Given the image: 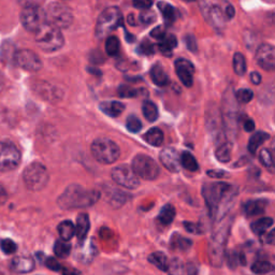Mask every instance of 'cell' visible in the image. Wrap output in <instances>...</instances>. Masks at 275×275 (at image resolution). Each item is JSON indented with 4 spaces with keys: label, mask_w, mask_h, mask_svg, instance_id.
<instances>
[{
    "label": "cell",
    "mask_w": 275,
    "mask_h": 275,
    "mask_svg": "<svg viewBox=\"0 0 275 275\" xmlns=\"http://www.w3.org/2000/svg\"><path fill=\"white\" fill-rule=\"evenodd\" d=\"M268 201L263 199H256V200H249L245 202L243 205V213L247 216V217H254V216H258L264 212L267 208Z\"/></svg>",
    "instance_id": "17"
},
{
    "label": "cell",
    "mask_w": 275,
    "mask_h": 275,
    "mask_svg": "<svg viewBox=\"0 0 275 275\" xmlns=\"http://www.w3.org/2000/svg\"><path fill=\"white\" fill-rule=\"evenodd\" d=\"M176 46H178V40H176V38L173 34H167L163 40H160L159 50L161 51V53L165 54V55L170 56L172 51H173L174 47H176Z\"/></svg>",
    "instance_id": "29"
},
{
    "label": "cell",
    "mask_w": 275,
    "mask_h": 275,
    "mask_svg": "<svg viewBox=\"0 0 275 275\" xmlns=\"http://www.w3.org/2000/svg\"><path fill=\"white\" fill-rule=\"evenodd\" d=\"M231 151H232V144L231 142H224L220 144L215 152L216 158L218 159L220 163H229L231 159Z\"/></svg>",
    "instance_id": "25"
},
{
    "label": "cell",
    "mask_w": 275,
    "mask_h": 275,
    "mask_svg": "<svg viewBox=\"0 0 275 275\" xmlns=\"http://www.w3.org/2000/svg\"><path fill=\"white\" fill-rule=\"evenodd\" d=\"M91 151L98 163L103 165L114 164L121 155L119 145L107 138H99L92 142Z\"/></svg>",
    "instance_id": "3"
},
{
    "label": "cell",
    "mask_w": 275,
    "mask_h": 275,
    "mask_svg": "<svg viewBox=\"0 0 275 275\" xmlns=\"http://www.w3.org/2000/svg\"><path fill=\"white\" fill-rule=\"evenodd\" d=\"M193 242L189 239H186L182 237L180 234H174L171 239V247L175 250H181V252H185L191 247Z\"/></svg>",
    "instance_id": "32"
},
{
    "label": "cell",
    "mask_w": 275,
    "mask_h": 275,
    "mask_svg": "<svg viewBox=\"0 0 275 275\" xmlns=\"http://www.w3.org/2000/svg\"><path fill=\"white\" fill-rule=\"evenodd\" d=\"M112 179L116 184H119L127 189H135L140 184L139 178L130 167L126 165L117 166L112 170Z\"/></svg>",
    "instance_id": "11"
},
{
    "label": "cell",
    "mask_w": 275,
    "mask_h": 275,
    "mask_svg": "<svg viewBox=\"0 0 275 275\" xmlns=\"http://www.w3.org/2000/svg\"><path fill=\"white\" fill-rule=\"evenodd\" d=\"M21 22L28 31L38 32L46 25V14L40 8H24L21 13Z\"/></svg>",
    "instance_id": "10"
},
{
    "label": "cell",
    "mask_w": 275,
    "mask_h": 275,
    "mask_svg": "<svg viewBox=\"0 0 275 275\" xmlns=\"http://www.w3.org/2000/svg\"><path fill=\"white\" fill-rule=\"evenodd\" d=\"M250 81H252L253 84L258 85L261 82V76L258 72H252L250 73Z\"/></svg>",
    "instance_id": "57"
},
{
    "label": "cell",
    "mask_w": 275,
    "mask_h": 275,
    "mask_svg": "<svg viewBox=\"0 0 275 275\" xmlns=\"http://www.w3.org/2000/svg\"><path fill=\"white\" fill-rule=\"evenodd\" d=\"M140 50H141V52L143 53V54H146V55H150V54H153L154 53V47H153V46H152V44L147 41V40H145L143 43L141 44L140 46Z\"/></svg>",
    "instance_id": "51"
},
{
    "label": "cell",
    "mask_w": 275,
    "mask_h": 275,
    "mask_svg": "<svg viewBox=\"0 0 275 275\" xmlns=\"http://www.w3.org/2000/svg\"><path fill=\"white\" fill-rule=\"evenodd\" d=\"M228 227L229 226H227V227H220L219 231L214 233L212 242H211L210 257L215 266H219L223 260L225 243L226 240L228 238V231H229Z\"/></svg>",
    "instance_id": "12"
},
{
    "label": "cell",
    "mask_w": 275,
    "mask_h": 275,
    "mask_svg": "<svg viewBox=\"0 0 275 275\" xmlns=\"http://www.w3.org/2000/svg\"><path fill=\"white\" fill-rule=\"evenodd\" d=\"M272 150H273L274 154H275V138H274V140H273V142H272Z\"/></svg>",
    "instance_id": "59"
},
{
    "label": "cell",
    "mask_w": 275,
    "mask_h": 275,
    "mask_svg": "<svg viewBox=\"0 0 275 275\" xmlns=\"http://www.w3.org/2000/svg\"><path fill=\"white\" fill-rule=\"evenodd\" d=\"M14 62L23 69L31 72H37L42 68V62L36 53L29 50H22L15 53Z\"/></svg>",
    "instance_id": "13"
},
{
    "label": "cell",
    "mask_w": 275,
    "mask_h": 275,
    "mask_svg": "<svg viewBox=\"0 0 275 275\" xmlns=\"http://www.w3.org/2000/svg\"><path fill=\"white\" fill-rule=\"evenodd\" d=\"M17 2L24 8H40L44 0H17Z\"/></svg>",
    "instance_id": "46"
},
{
    "label": "cell",
    "mask_w": 275,
    "mask_h": 275,
    "mask_svg": "<svg viewBox=\"0 0 275 275\" xmlns=\"http://www.w3.org/2000/svg\"><path fill=\"white\" fill-rule=\"evenodd\" d=\"M101 111L107 116L116 117L120 116L125 110V106L119 101H106L100 105Z\"/></svg>",
    "instance_id": "21"
},
{
    "label": "cell",
    "mask_w": 275,
    "mask_h": 275,
    "mask_svg": "<svg viewBox=\"0 0 275 275\" xmlns=\"http://www.w3.org/2000/svg\"><path fill=\"white\" fill-rule=\"evenodd\" d=\"M132 3H134V6L138 9L147 10L152 7V4H153V0H134Z\"/></svg>",
    "instance_id": "50"
},
{
    "label": "cell",
    "mask_w": 275,
    "mask_h": 275,
    "mask_svg": "<svg viewBox=\"0 0 275 275\" xmlns=\"http://www.w3.org/2000/svg\"><path fill=\"white\" fill-rule=\"evenodd\" d=\"M151 36L157 39V40H163V39L167 36V32H166V29L163 26H159V27H156L155 29H153L151 32Z\"/></svg>",
    "instance_id": "49"
},
{
    "label": "cell",
    "mask_w": 275,
    "mask_h": 275,
    "mask_svg": "<svg viewBox=\"0 0 275 275\" xmlns=\"http://www.w3.org/2000/svg\"><path fill=\"white\" fill-rule=\"evenodd\" d=\"M144 140L153 146H160L164 142V132L159 128H152L144 135Z\"/></svg>",
    "instance_id": "28"
},
{
    "label": "cell",
    "mask_w": 275,
    "mask_h": 275,
    "mask_svg": "<svg viewBox=\"0 0 275 275\" xmlns=\"http://www.w3.org/2000/svg\"><path fill=\"white\" fill-rule=\"evenodd\" d=\"M184 1H187V2H193L195 0H184Z\"/></svg>",
    "instance_id": "60"
},
{
    "label": "cell",
    "mask_w": 275,
    "mask_h": 275,
    "mask_svg": "<svg viewBox=\"0 0 275 275\" xmlns=\"http://www.w3.org/2000/svg\"><path fill=\"white\" fill-rule=\"evenodd\" d=\"M138 92L135 88H132L128 85H121L119 88V95L122 98H132L138 96Z\"/></svg>",
    "instance_id": "44"
},
{
    "label": "cell",
    "mask_w": 275,
    "mask_h": 275,
    "mask_svg": "<svg viewBox=\"0 0 275 275\" xmlns=\"http://www.w3.org/2000/svg\"><path fill=\"white\" fill-rule=\"evenodd\" d=\"M44 14H46V23L58 29L68 28L73 22V15L70 9L60 2L48 4Z\"/></svg>",
    "instance_id": "7"
},
{
    "label": "cell",
    "mask_w": 275,
    "mask_h": 275,
    "mask_svg": "<svg viewBox=\"0 0 275 275\" xmlns=\"http://www.w3.org/2000/svg\"><path fill=\"white\" fill-rule=\"evenodd\" d=\"M21 163V153L10 142H0V171L8 172L16 169Z\"/></svg>",
    "instance_id": "9"
},
{
    "label": "cell",
    "mask_w": 275,
    "mask_h": 275,
    "mask_svg": "<svg viewBox=\"0 0 275 275\" xmlns=\"http://www.w3.org/2000/svg\"><path fill=\"white\" fill-rule=\"evenodd\" d=\"M142 111H143L145 119L149 122H155L158 119V109H157V106L154 102L149 100L144 101L143 106H142Z\"/></svg>",
    "instance_id": "35"
},
{
    "label": "cell",
    "mask_w": 275,
    "mask_h": 275,
    "mask_svg": "<svg viewBox=\"0 0 275 275\" xmlns=\"http://www.w3.org/2000/svg\"><path fill=\"white\" fill-rule=\"evenodd\" d=\"M0 247H1L2 252L4 254H7V255L14 254L17 250L16 244L14 243L12 240H10V239L1 240V242H0Z\"/></svg>",
    "instance_id": "42"
},
{
    "label": "cell",
    "mask_w": 275,
    "mask_h": 275,
    "mask_svg": "<svg viewBox=\"0 0 275 275\" xmlns=\"http://www.w3.org/2000/svg\"><path fill=\"white\" fill-rule=\"evenodd\" d=\"M244 130L247 131V132H252L255 129V122L250 119H247L246 121L244 122Z\"/></svg>",
    "instance_id": "56"
},
{
    "label": "cell",
    "mask_w": 275,
    "mask_h": 275,
    "mask_svg": "<svg viewBox=\"0 0 275 275\" xmlns=\"http://www.w3.org/2000/svg\"><path fill=\"white\" fill-rule=\"evenodd\" d=\"M211 178H228V173L225 171H218V170H210L206 172Z\"/></svg>",
    "instance_id": "53"
},
{
    "label": "cell",
    "mask_w": 275,
    "mask_h": 275,
    "mask_svg": "<svg viewBox=\"0 0 275 275\" xmlns=\"http://www.w3.org/2000/svg\"><path fill=\"white\" fill-rule=\"evenodd\" d=\"M175 71L178 75L181 82L186 87H190L194 83V73H195V67L189 61L185 60V58H179L174 63Z\"/></svg>",
    "instance_id": "15"
},
{
    "label": "cell",
    "mask_w": 275,
    "mask_h": 275,
    "mask_svg": "<svg viewBox=\"0 0 275 275\" xmlns=\"http://www.w3.org/2000/svg\"><path fill=\"white\" fill-rule=\"evenodd\" d=\"M240 256L241 255H239L237 252H234V250H232V252H229L227 254V262H228L229 268L234 269L239 263H241Z\"/></svg>",
    "instance_id": "45"
},
{
    "label": "cell",
    "mask_w": 275,
    "mask_h": 275,
    "mask_svg": "<svg viewBox=\"0 0 275 275\" xmlns=\"http://www.w3.org/2000/svg\"><path fill=\"white\" fill-rule=\"evenodd\" d=\"M100 198L97 190H88L81 185L71 184L57 199V204L63 210L84 209L94 205Z\"/></svg>",
    "instance_id": "2"
},
{
    "label": "cell",
    "mask_w": 275,
    "mask_h": 275,
    "mask_svg": "<svg viewBox=\"0 0 275 275\" xmlns=\"http://www.w3.org/2000/svg\"><path fill=\"white\" fill-rule=\"evenodd\" d=\"M8 199V195H7V191L4 189L1 185H0V206L3 205L4 202H6Z\"/></svg>",
    "instance_id": "58"
},
{
    "label": "cell",
    "mask_w": 275,
    "mask_h": 275,
    "mask_svg": "<svg viewBox=\"0 0 275 275\" xmlns=\"http://www.w3.org/2000/svg\"><path fill=\"white\" fill-rule=\"evenodd\" d=\"M181 165L183 168H185L188 171H191V172L198 171L199 169V165L197 163V160H196L194 155L190 154L189 152H183V153H182Z\"/></svg>",
    "instance_id": "33"
},
{
    "label": "cell",
    "mask_w": 275,
    "mask_h": 275,
    "mask_svg": "<svg viewBox=\"0 0 275 275\" xmlns=\"http://www.w3.org/2000/svg\"><path fill=\"white\" fill-rule=\"evenodd\" d=\"M264 243H267L269 245H275V228L272 229L271 231L266 235V238H264Z\"/></svg>",
    "instance_id": "55"
},
{
    "label": "cell",
    "mask_w": 275,
    "mask_h": 275,
    "mask_svg": "<svg viewBox=\"0 0 275 275\" xmlns=\"http://www.w3.org/2000/svg\"><path fill=\"white\" fill-rule=\"evenodd\" d=\"M254 98V92L253 91L248 90V88H242V90H239L235 92V100L239 103H248L249 101H252Z\"/></svg>",
    "instance_id": "39"
},
{
    "label": "cell",
    "mask_w": 275,
    "mask_h": 275,
    "mask_svg": "<svg viewBox=\"0 0 275 275\" xmlns=\"http://www.w3.org/2000/svg\"><path fill=\"white\" fill-rule=\"evenodd\" d=\"M90 217L85 213H82L77 216L76 225V234L78 240H84L86 234L90 230Z\"/></svg>",
    "instance_id": "22"
},
{
    "label": "cell",
    "mask_w": 275,
    "mask_h": 275,
    "mask_svg": "<svg viewBox=\"0 0 275 275\" xmlns=\"http://www.w3.org/2000/svg\"><path fill=\"white\" fill-rule=\"evenodd\" d=\"M37 46L46 52H55L63 46V37L61 29L46 24L40 31L36 32Z\"/></svg>",
    "instance_id": "4"
},
{
    "label": "cell",
    "mask_w": 275,
    "mask_h": 275,
    "mask_svg": "<svg viewBox=\"0 0 275 275\" xmlns=\"http://www.w3.org/2000/svg\"><path fill=\"white\" fill-rule=\"evenodd\" d=\"M184 227H185L186 230H187L188 232L193 233V234H200V233H202V229H201V227H200V226H199L198 224L185 222V223H184Z\"/></svg>",
    "instance_id": "48"
},
{
    "label": "cell",
    "mask_w": 275,
    "mask_h": 275,
    "mask_svg": "<svg viewBox=\"0 0 275 275\" xmlns=\"http://www.w3.org/2000/svg\"><path fill=\"white\" fill-rule=\"evenodd\" d=\"M23 179L27 188L32 191L42 190L48 183V172L40 163H32L24 170Z\"/></svg>",
    "instance_id": "6"
},
{
    "label": "cell",
    "mask_w": 275,
    "mask_h": 275,
    "mask_svg": "<svg viewBox=\"0 0 275 275\" xmlns=\"http://www.w3.org/2000/svg\"><path fill=\"white\" fill-rule=\"evenodd\" d=\"M150 75H151L152 80H153V82L156 85L164 87L169 84V82H170L169 76L166 73L163 66H160V65L153 66L151 69Z\"/></svg>",
    "instance_id": "20"
},
{
    "label": "cell",
    "mask_w": 275,
    "mask_h": 275,
    "mask_svg": "<svg viewBox=\"0 0 275 275\" xmlns=\"http://www.w3.org/2000/svg\"><path fill=\"white\" fill-rule=\"evenodd\" d=\"M233 70L238 76H244L246 72V61L241 53H235L233 56Z\"/></svg>",
    "instance_id": "36"
},
{
    "label": "cell",
    "mask_w": 275,
    "mask_h": 275,
    "mask_svg": "<svg viewBox=\"0 0 275 275\" xmlns=\"http://www.w3.org/2000/svg\"><path fill=\"white\" fill-rule=\"evenodd\" d=\"M256 61L264 70L275 71V46L271 44H261L256 52Z\"/></svg>",
    "instance_id": "14"
},
{
    "label": "cell",
    "mask_w": 275,
    "mask_h": 275,
    "mask_svg": "<svg viewBox=\"0 0 275 275\" xmlns=\"http://www.w3.org/2000/svg\"><path fill=\"white\" fill-rule=\"evenodd\" d=\"M161 164L164 165L166 169L171 172H179L181 165V156L179 155L176 150L172 147H166L159 155Z\"/></svg>",
    "instance_id": "16"
},
{
    "label": "cell",
    "mask_w": 275,
    "mask_h": 275,
    "mask_svg": "<svg viewBox=\"0 0 275 275\" xmlns=\"http://www.w3.org/2000/svg\"><path fill=\"white\" fill-rule=\"evenodd\" d=\"M259 159H260V163L262 164V166L269 172H271V173H275V163H274L273 155H272L271 152H270L267 149L261 150L259 153Z\"/></svg>",
    "instance_id": "34"
},
{
    "label": "cell",
    "mask_w": 275,
    "mask_h": 275,
    "mask_svg": "<svg viewBox=\"0 0 275 275\" xmlns=\"http://www.w3.org/2000/svg\"><path fill=\"white\" fill-rule=\"evenodd\" d=\"M126 126L127 129H128L130 132H134V134H137V132H139L142 129L141 121L135 115L128 116V119H127L126 122Z\"/></svg>",
    "instance_id": "41"
},
{
    "label": "cell",
    "mask_w": 275,
    "mask_h": 275,
    "mask_svg": "<svg viewBox=\"0 0 275 275\" xmlns=\"http://www.w3.org/2000/svg\"><path fill=\"white\" fill-rule=\"evenodd\" d=\"M140 21L144 25H151V24H153L156 21V14L152 10H144L140 15Z\"/></svg>",
    "instance_id": "43"
},
{
    "label": "cell",
    "mask_w": 275,
    "mask_h": 275,
    "mask_svg": "<svg viewBox=\"0 0 275 275\" xmlns=\"http://www.w3.org/2000/svg\"><path fill=\"white\" fill-rule=\"evenodd\" d=\"M272 225H273V219L271 217H263L255 220V222L250 225V228H252V231L255 234L261 235L266 232Z\"/></svg>",
    "instance_id": "26"
},
{
    "label": "cell",
    "mask_w": 275,
    "mask_h": 275,
    "mask_svg": "<svg viewBox=\"0 0 275 275\" xmlns=\"http://www.w3.org/2000/svg\"><path fill=\"white\" fill-rule=\"evenodd\" d=\"M70 252L71 246L68 243H66V241H56L55 245H54V254H55L57 257L67 258L69 255H70Z\"/></svg>",
    "instance_id": "37"
},
{
    "label": "cell",
    "mask_w": 275,
    "mask_h": 275,
    "mask_svg": "<svg viewBox=\"0 0 275 275\" xmlns=\"http://www.w3.org/2000/svg\"><path fill=\"white\" fill-rule=\"evenodd\" d=\"M273 266L268 261H257L252 266V271L255 274H266L271 272Z\"/></svg>",
    "instance_id": "40"
},
{
    "label": "cell",
    "mask_w": 275,
    "mask_h": 275,
    "mask_svg": "<svg viewBox=\"0 0 275 275\" xmlns=\"http://www.w3.org/2000/svg\"><path fill=\"white\" fill-rule=\"evenodd\" d=\"M149 261L154 264L156 268H158L159 270L164 272H168L169 268H170V263L169 260L167 258L166 255L161 252H156L150 255L149 257Z\"/></svg>",
    "instance_id": "24"
},
{
    "label": "cell",
    "mask_w": 275,
    "mask_h": 275,
    "mask_svg": "<svg viewBox=\"0 0 275 275\" xmlns=\"http://www.w3.org/2000/svg\"><path fill=\"white\" fill-rule=\"evenodd\" d=\"M122 15L119 8L111 7L103 11L98 18L96 26V36L98 38H105L116 28L122 25Z\"/></svg>",
    "instance_id": "5"
},
{
    "label": "cell",
    "mask_w": 275,
    "mask_h": 275,
    "mask_svg": "<svg viewBox=\"0 0 275 275\" xmlns=\"http://www.w3.org/2000/svg\"><path fill=\"white\" fill-rule=\"evenodd\" d=\"M175 217V209L173 205L166 204L163 209L160 210V213L158 215V220L161 225L168 226L170 225Z\"/></svg>",
    "instance_id": "30"
},
{
    "label": "cell",
    "mask_w": 275,
    "mask_h": 275,
    "mask_svg": "<svg viewBox=\"0 0 275 275\" xmlns=\"http://www.w3.org/2000/svg\"><path fill=\"white\" fill-rule=\"evenodd\" d=\"M235 195V188L227 183H208L202 187V196L206 208L211 217L214 219L223 217Z\"/></svg>",
    "instance_id": "1"
},
{
    "label": "cell",
    "mask_w": 275,
    "mask_h": 275,
    "mask_svg": "<svg viewBox=\"0 0 275 275\" xmlns=\"http://www.w3.org/2000/svg\"><path fill=\"white\" fill-rule=\"evenodd\" d=\"M169 275H197V268L190 262L174 261L169 268Z\"/></svg>",
    "instance_id": "19"
},
{
    "label": "cell",
    "mask_w": 275,
    "mask_h": 275,
    "mask_svg": "<svg viewBox=\"0 0 275 275\" xmlns=\"http://www.w3.org/2000/svg\"><path fill=\"white\" fill-rule=\"evenodd\" d=\"M33 269H34V262L33 260L29 257L18 256L13 258V260L11 261V270L15 273L25 274L31 272Z\"/></svg>",
    "instance_id": "18"
},
{
    "label": "cell",
    "mask_w": 275,
    "mask_h": 275,
    "mask_svg": "<svg viewBox=\"0 0 275 275\" xmlns=\"http://www.w3.org/2000/svg\"><path fill=\"white\" fill-rule=\"evenodd\" d=\"M58 233H60L61 240L69 241L76 234V226L70 220H65L58 225Z\"/></svg>",
    "instance_id": "27"
},
{
    "label": "cell",
    "mask_w": 275,
    "mask_h": 275,
    "mask_svg": "<svg viewBox=\"0 0 275 275\" xmlns=\"http://www.w3.org/2000/svg\"><path fill=\"white\" fill-rule=\"evenodd\" d=\"M158 9L160 10V12L161 14H163L165 21L167 24H168V25H171V24H173L175 22L176 11H175V9L171 6V4L161 1L158 3Z\"/></svg>",
    "instance_id": "31"
},
{
    "label": "cell",
    "mask_w": 275,
    "mask_h": 275,
    "mask_svg": "<svg viewBox=\"0 0 275 275\" xmlns=\"http://www.w3.org/2000/svg\"><path fill=\"white\" fill-rule=\"evenodd\" d=\"M62 275H83L81 271H78L77 269H75V268H69V267H66V268H62Z\"/></svg>",
    "instance_id": "54"
},
{
    "label": "cell",
    "mask_w": 275,
    "mask_h": 275,
    "mask_svg": "<svg viewBox=\"0 0 275 275\" xmlns=\"http://www.w3.org/2000/svg\"><path fill=\"white\" fill-rule=\"evenodd\" d=\"M186 46L189 48L191 52L197 51V43H196V39L193 36H187L185 39Z\"/></svg>",
    "instance_id": "52"
},
{
    "label": "cell",
    "mask_w": 275,
    "mask_h": 275,
    "mask_svg": "<svg viewBox=\"0 0 275 275\" xmlns=\"http://www.w3.org/2000/svg\"><path fill=\"white\" fill-rule=\"evenodd\" d=\"M46 268L52 270V271H60V270L62 269L61 264L53 257H48L46 259Z\"/></svg>",
    "instance_id": "47"
},
{
    "label": "cell",
    "mask_w": 275,
    "mask_h": 275,
    "mask_svg": "<svg viewBox=\"0 0 275 275\" xmlns=\"http://www.w3.org/2000/svg\"><path fill=\"white\" fill-rule=\"evenodd\" d=\"M120 51V41L119 39L114 36H111L107 39L106 43V52L110 56H114Z\"/></svg>",
    "instance_id": "38"
},
{
    "label": "cell",
    "mask_w": 275,
    "mask_h": 275,
    "mask_svg": "<svg viewBox=\"0 0 275 275\" xmlns=\"http://www.w3.org/2000/svg\"><path fill=\"white\" fill-rule=\"evenodd\" d=\"M269 138L270 136L264 131H258L256 134H254L252 137H250V139L248 141L247 149L249 151V153L256 154L257 150L269 139Z\"/></svg>",
    "instance_id": "23"
},
{
    "label": "cell",
    "mask_w": 275,
    "mask_h": 275,
    "mask_svg": "<svg viewBox=\"0 0 275 275\" xmlns=\"http://www.w3.org/2000/svg\"><path fill=\"white\" fill-rule=\"evenodd\" d=\"M131 168L138 178L145 181H153L157 179L160 173L159 167L156 161L152 157L144 154H139L135 157Z\"/></svg>",
    "instance_id": "8"
}]
</instances>
